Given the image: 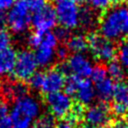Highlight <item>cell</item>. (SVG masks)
Here are the masks:
<instances>
[{
    "label": "cell",
    "mask_w": 128,
    "mask_h": 128,
    "mask_svg": "<svg viewBox=\"0 0 128 128\" xmlns=\"http://www.w3.org/2000/svg\"><path fill=\"white\" fill-rule=\"evenodd\" d=\"M37 68L38 64L34 53L28 49H24L17 53L15 66L11 75L15 81L25 83L37 71Z\"/></svg>",
    "instance_id": "cell-5"
},
{
    "label": "cell",
    "mask_w": 128,
    "mask_h": 128,
    "mask_svg": "<svg viewBox=\"0 0 128 128\" xmlns=\"http://www.w3.org/2000/svg\"><path fill=\"white\" fill-rule=\"evenodd\" d=\"M54 9L57 22L61 27L70 30L76 28L79 25L80 8L72 0H63L57 2Z\"/></svg>",
    "instance_id": "cell-8"
},
{
    "label": "cell",
    "mask_w": 128,
    "mask_h": 128,
    "mask_svg": "<svg viewBox=\"0 0 128 128\" xmlns=\"http://www.w3.org/2000/svg\"><path fill=\"white\" fill-rule=\"evenodd\" d=\"M30 12H37L46 5V0H25Z\"/></svg>",
    "instance_id": "cell-30"
},
{
    "label": "cell",
    "mask_w": 128,
    "mask_h": 128,
    "mask_svg": "<svg viewBox=\"0 0 128 128\" xmlns=\"http://www.w3.org/2000/svg\"><path fill=\"white\" fill-rule=\"evenodd\" d=\"M53 33L56 36V38H57L58 41H64V42H66L69 39V37L71 36L70 33H69V30L66 29V28H64V27H61V26L60 27H57L54 30Z\"/></svg>",
    "instance_id": "cell-31"
},
{
    "label": "cell",
    "mask_w": 128,
    "mask_h": 128,
    "mask_svg": "<svg viewBox=\"0 0 128 128\" xmlns=\"http://www.w3.org/2000/svg\"><path fill=\"white\" fill-rule=\"evenodd\" d=\"M55 1H56V3H57V2H60V1H63V0H55Z\"/></svg>",
    "instance_id": "cell-42"
},
{
    "label": "cell",
    "mask_w": 128,
    "mask_h": 128,
    "mask_svg": "<svg viewBox=\"0 0 128 128\" xmlns=\"http://www.w3.org/2000/svg\"><path fill=\"white\" fill-rule=\"evenodd\" d=\"M65 79V74H63L57 67H52L44 72L43 83L40 91L44 95L59 92L64 88Z\"/></svg>",
    "instance_id": "cell-11"
},
{
    "label": "cell",
    "mask_w": 128,
    "mask_h": 128,
    "mask_svg": "<svg viewBox=\"0 0 128 128\" xmlns=\"http://www.w3.org/2000/svg\"><path fill=\"white\" fill-rule=\"evenodd\" d=\"M11 43V36L10 33L8 32L7 29L5 28H0V51L3 49H6L10 47Z\"/></svg>",
    "instance_id": "cell-29"
},
{
    "label": "cell",
    "mask_w": 128,
    "mask_h": 128,
    "mask_svg": "<svg viewBox=\"0 0 128 128\" xmlns=\"http://www.w3.org/2000/svg\"><path fill=\"white\" fill-rule=\"evenodd\" d=\"M55 56L59 60H61L62 62H64V61L67 60V58L69 56V50L67 49V47L65 45H63V46L61 45V46H59L57 48V50H55Z\"/></svg>",
    "instance_id": "cell-32"
},
{
    "label": "cell",
    "mask_w": 128,
    "mask_h": 128,
    "mask_svg": "<svg viewBox=\"0 0 128 128\" xmlns=\"http://www.w3.org/2000/svg\"><path fill=\"white\" fill-rule=\"evenodd\" d=\"M42 35L43 33H40V32H36V31H33L29 36H28V45L34 49H37L40 45H41V41H42Z\"/></svg>",
    "instance_id": "cell-28"
},
{
    "label": "cell",
    "mask_w": 128,
    "mask_h": 128,
    "mask_svg": "<svg viewBox=\"0 0 128 128\" xmlns=\"http://www.w3.org/2000/svg\"><path fill=\"white\" fill-rule=\"evenodd\" d=\"M96 128H107L106 126H99V127H96Z\"/></svg>",
    "instance_id": "cell-41"
},
{
    "label": "cell",
    "mask_w": 128,
    "mask_h": 128,
    "mask_svg": "<svg viewBox=\"0 0 128 128\" xmlns=\"http://www.w3.org/2000/svg\"><path fill=\"white\" fill-rule=\"evenodd\" d=\"M16 57L17 52L11 47L0 51V76L9 75L12 73L15 66Z\"/></svg>",
    "instance_id": "cell-14"
},
{
    "label": "cell",
    "mask_w": 128,
    "mask_h": 128,
    "mask_svg": "<svg viewBox=\"0 0 128 128\" xmlns=\"http://www.w3.org/2000/svg\"><path fill=\"white\" fill-rule=\"evenodd\" d=\"M10 117V110L7 102L3 99H0V121Z\"/></svg>",
    "instance_id": "cell-33"
},
{
    "label": "cell",
    "mask_w": 128,
    "mask_h": 128,
    "mask_svg": "<svg viewBox=\"0 0 128 128\" xmlns=\"http://www.w3.org/2000/svg\"><path fill=\"white\" fill-rule=\"evenodd\" d=\"M90 6L93 10H98L101 12L107 11L112 5L117 3V0H88Z\"/></svg>",
    "instance_id": "cell-24"
},
{
    "label": "cell",
    "mask_w": 128,
    "mask_h": 128,
    "mask_svg": "<svg viewBox=\"0 0 128 128\" xmlns=\"http://www.w3.org/2000/svg\"><path fill=\"white\" fill-rule=\"evenodd\" d=\"M15 0H0V12L10 10L14 5Z\"/></svg>",
    "instance_id": "cell-35"
},
{
    "label": "cell",
    "mask_w": 128,
    "mask_h": 128,
    "mask_svg": "<svg viewBox=\"0 0 128 128\" xmlns=\"http://www.w3.org/2000/svg\"><path fill=\"white\" fill-rule=\"evenodd\" d=\"M1 90L4 97L13 99L14 101L25 95H28L27 85L23 82H18V81L4 83L1 87Z\"/></svg>",
    "instance_id": "cell-13"
},
{
    "label": "cell",
    "mask_w": 128,
    "mask_h": 128,
    "mask_svg": "<svg viewBox=\"0 0 128 128\" xmlns=\"http://www.w3.org/2000/svg\"><path fill=\"white\" fill-rule=\"evenodd\" d=\"M65 46L67 47L69 52H72L73 54H83V52L88 49L86 36L81 34L72 35L66 41Z\"/></svg>",
    "instance_id": "cell-16"
},
{
    "label": "cell",
    "mask_w": 128,
    "mask_h": 128,
    "mask_svg": "<svg viewBox=\"0 0 128 128\" xmlns=\"http://www.w3.org/2000/svg\"><path fill=\"white\" fill-rule=\"evenodd\" d=\"M6 25V15L4 12H0V28H5Z\"/></svg>",
    "instance_id": "cell-37"
},
{
    "label": "cell",
    "mask_w": 128,
    "mask_h": 128,
    "mask_svg": "<svg viewBox=\"0 0 128 128\" xmlns=\"http://www.w3.org/2000/svg\"><path fill=\"white\" fill-rule=\"evenodd\" d=\"M43 77H44V72H40V71H36L31 78L28 80L29 82V86L33 89L36 90H40L42 83H43Z\"/></svg>",
    "instance_id": "cell-27"
},
{
    "label": "cell",
    "mask_w": 128,
    "mask_h": 128,
    "mask_svg": "<svg viewBox=\"0 0 128 128\" xmlns=\"http://www.w3.org/2000/svg\"><path fill=\"white\" fill-rule=\"evenodd\" d=\"M40 113V104L29 95H25L14 101L10 111L12 128H32L33 120Z\"/></svg>",
    "instance_id": "cell-2"
},
{
    "label": "cell",
    "mask_w": 128,
    "mask_h": 128,
    "mask_svg": "<svg viewBox=\"0 0 128 128\" xmlns=\"http://www.w3.org/2000/svg\"><path fill=\"white\" fill-rule=\"evenodd\" d=\"M121 1H128V0H121Z\"/></svg>",
    "instance_id": "cell-43"
},
{
    "label": "cell",
    "mask_w": 128,
    "mask_h": 128,
    "mask_svg": "<svg viewBox=\"0 0 128 128\" xmlns=\"http://www.w3.org/2000/svg\"><path fill=\"white\" fill-rule=\"evenodd\" d=\"M100 34L108 40L114 41L128 35V9L116 7L102 13L99 18Z\"/></svg>",
    "instance_id": "cell-1"
},
{
    "label": "cell",
    "mask_w": 128,
    "mask_h": 128,
    "mask_svg": "<svg viewBox=\"0 0 128 128\" xmlns=\"http://www.w3.org/2000/svg\"><path fill=\"white\" fill-rule=\"evenodd\" d=\"M57 44H58V40L52 31H48V32L43 33L40 46H45V47L55 49L57 47Z\"/></svg>",
    "instance_id": "cell-26"
},
{
    "label": "cell",
    "mask_w": 128,
    "mask_h": 128,
    "mask_svg": "<svg viewBox=\"0 0 128 128\" xmlns=\"http://www.w3.org/2000/svg\"><path fill=\"white\" fill-rule=\"evenodd\" d=\"M55 128H73V125L70 124L68 121L66 120H60L56 125Z\"/></svg>",
    "instance_id": "cell-36"
},
{
    "label": "cell",
    "mask_w": 128,
    "mask_h": 128,
    "mask_svg": "<svg viewBox=\"0 0 128 128\" xmlns=\"http://www.w3.org/2000/svg\"><path fill=\"white\" fill-rule=\"evenodd\" d=\"M72 1L78 5V4H83V3H84L85 1H87V0H72Z\"/></svg>",
    "instance_id": "cell-38"
},
{
    "label": "cell",
    "mask_w": 128,
    "mask_h": 128,
    "mask_svg": "<svg viewBox=\"0 0 128 128\" xmlns=\"http://www.w3.org/2000/svg\"><path fill=\"white\" fill-rule=\"evenodd\" d=\"M86 40L88 49L96 60L106 64L115 60L117 48L113 41L106 39L98 32H90L86 36Z\"/></svg>",
    "instance_id": "cell-3"
},
{
    "label": "cell",
    "mask_w": 128,
    "mask_h": 128,
    "mask_svg": "<svg viewBox=\"0 0 128 128\" xmlns=\"http://www.w3.org/2000/svg\"><path fill=\"white\" fill-rule=\"evenodd\" d=\"M114 84V81L111 80L109 77L94 84L96 96L100 99L101 102H108L112 98Z\"/></svg>",
    "instance_id": "cell-15"
},
{
    "label": "cell",
    "mask_w": 128,
    "mask_h": 128,
    "mask_svg": "<svg viewBox=\"0 0 128 128\" xmlns=\"http://www.w3.org/2000/svg\"><path fill=\"white\" fill-rule=\"evenodd\" d=\"M112 99L113 103L128 108V83L123 81L116 82L114 84Z\"/></svg>",
    "instance_id": "cell-17"
},
{
    "label": "cell",
    "mask_w": 128,
    "mask_h": 128,
    "mask_svg": "<svg viewBox=\"0 0 128 128\" xmlns=\"http://www.w3.org/2000/svg\"><path fill=\"white\" fill-rule=\"evenodd\" d=\"M55 121L54 118L48 114V115H43L39 117L34 123L32 128H55Z\"/></svg>",
    "instance_id": "cell-25"
},
{
    "label": "cell",
    "mask_w": 128,
    "mask_h": 128,
    "mask_svg": "<svg viewBox=\"0 0 128 128\" xmlns=\"http://www.w3.org/2000/svg\"><path fill=\"white\" fill-rule=\"evenodd\" d=\"M111 109L107 102H99L85 108L83 119L89 127H99L109 124L111 121Z\"/></svg>",
    "instance_id": "cell-9"
},
{
    "label": "cell",
    "mask_w": 128,
    "mask_h": 128,
    "mask_svg": "<svg viewBox=\"0 0 128 128\" xmlns=\"http://www.w3.org/2000/svg\"><path fill=\"white\" fill-rule=\"evenodd\" d=\"M78 81H79V77H76L74 75H67L66 79H65V84H64V88H63V92H65L67 95H69L70 97L74 96L77 90V86H78Z\"/></svg>",
    "instance_id": "cell-21"
},
{
    "label": "cell",
    "mask_w": 128,
    "mask_h": 128,
    "mask_svg": "<svg viewBox=\"0 0 128 128\" xmlns=\"http://www.w3.org/2000/svg\"><path fill=\"white\" fill-rule=\"evenodd\" d=\"M30 13L25 0H15L14 5L6 15V24L12 32L22 33L31 24Z\"/></svg>",
    "instance_id": "cell-4"
},
{
    "label": "cell",
    "mask_w": 128,
    "mask_h": 128,
    "mask_svg": "<svg viewBox=\"0 0 128 128\" xmlns=\"http://www.w3.org/2000/svg\"><path fill=\"white\" fill-rule=\"evenodd\" d=\"M76 128H91V127H89V126L86 125V124H80V125H78Z\"/></svg>",
    "instance_id": "cell-39"
},
{
    "label": "cell",
    "mask_w": 128,
    "mask_h": 128,
    "mask_svg": "<svg viewBox=\"0 0 128 128\" xmlns=\"http://www.w3.org/2000/svg\"><path fill=\"white\" fill-rule=\"evenodd\" d=\"M44 101L50 115L54 119L64 120L69 115L74 101L72 97L63 91L44 95Z\"/></svg>",
    "instance_id": "cell-6"
},
{
    "label": "cell",
    "mask_w": 128,
    "mask_h": 128,
    "mask_svg": "<svg viewBox=\"0 0 128 128\" xmlns=\"http://www.w3.org/2000/svg\"><path fill=\"white\" fill-rule=\"evenodd\" d=\"M90 77H91L90 80L92 81L93 84L98 83V82H100V81L106 79V78L108 77L107 70H106V66L101 65V64H98V65L94 66Z\"/></svg>",
    "instance_id": "cell-22"
},
{
    "label": "cell",
    "mask_w": 128,
    "mask_h": 128,
    "mask_svg": "<svg viewBox=\"0 0 128 128\" xmlns=\"http://www.w3.org/2000/svg\"><path fill=\"white\" fill-rule=\"evenodd\" d=\"M34 55L38 66L47 67L53 62L55 58V49L45 46H39L34 52Z\"/></svg>",
    "instance_id": "cell-18"
},
{
    "label": "cell",
    "mask_w": 128,
    "mask_h": 128,
    "mask_svg": "<svg viewBox=\"0 0 128 128\" xmlns=\"http://www.w3.org/2000/svg\"><path fill=\"white\" fill-rule=\"evenodd\" d=\"M76 102L82 106H89L96 97L93 83L88 78H79L76 93L74 95Z\"/></svg>",
    "instance_id": "cell-12"
},
{
    "label": "cell",
    "mask_w": 128,
    "mask_h": 128,
    "mask_svg": "<svg viewBox=\"0 0 128 128\" xmlns=\"http://www.w3.org/2000/svg\"><path fill=\"white\" fill-rule=\"evenodd\" d=\"M31 24L36 32L45 33L51 31L57 24L54 7L46 4L42 9L33 13V16H31Z\"/></svg>",
    "instance_id": "cell-10"
},
{
    "label": "cell",
    "mask_w": 128,
    "mask_h": 128,
    "mask_svg": "<svg viewBox=\"0 0 128 128\" xmlns=\"http://www.w3.org/2000/svg\"><path fill=\"white\" fill-rule=\"evenodd\" d=\"M124 117H125V121L127 122V124H128V109H127V111H126V113H125V115H124Z\"/></svg>",
    "instance_id": "cell-40"
},
{
    "label": "cell",
    "mask_w": 128,
    "mask_h": 128,
    "mask_svg": "<svg viewBox=\"0 0 128 128\" xmlns=\"http://www.w3.org/2000/svg\"><path fill=\"white\" fill-rule=\"evenodd\" d=\"M96 16L92 8L83 7L79 11V25L85 28H90L96 23Z\"/></svg>",
    "instance_id": "cell-20"
},
{
    "label": "cell",
    "mask_w": 128,
    "mask_h": 128,
    "mask_svg": "<svg viewBox=\"0 0 128 128\" xmlns=\"http://www.w3.org/2000/svg\"><path fill=\"white\" fill-rule=\"evenodd\" d=\"M118 61L123 68H128V41L124 40L117 48Z\"/></svg>",
    "instance_id": "cell-23"
},
{
    "label": "cell",
    "mask_w": 128,
    "mask_h": 128,
    "mask_svg": "<svg viewBox=\"0 0 128 128\" xmlns=\"http://www.w3.org/2000/svg\"><path fill=\"white\" fill-rule=\"evenodd\" d=\"M109 128H128V124L124 119H113L109 122Z\"/></svg>",
    "instance_id": "cell-34"
},
{
    "label": "cell",
    "mask_w": 128,
    "mask_h": 128,
    "mask_svg": "<svg viewBox=\"0 0 128 128\" xmlns=\"http://www.w3.org/2000/svg\"><path fill=\"white\" fill-rule=\"evenodd\" d=\"M56 67L66 76L74 75L79 78L90 77L93 70L91 61L83 54H72L66 61L61 62Z\"/></svg>",
    "instance_id": "cell-7"
},
{
    "label": "cell",
    "mask_w": 128,
    "mask_h": 128,
    "mask_svg": "<svg viewBox=\"0 0 128 128\" xmlns=\"http://www.w3.org/2000/svg\"><path fill=\"white\" fill-rule=\"evenodd\" d=\"M106 70H107L108 77L113 81L120 82L124 78V69L122 65L119 63V61L117 60L108 62L106 66Z\"/></svg>",
    "instance_id": "cell-19"
}]
</instances>
